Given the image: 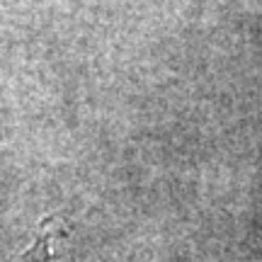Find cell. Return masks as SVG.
<instances>
[{
	"instance_id": "cell-1",
	"label": "cell",
	"mask_w": 262,
	"mask_h": 262,
	"mask_svg": "<svg viewBox=\"0 0 262 262\" xmlns=\"http://www.w3.org/2000/svg\"><path fill=\"white\" fill-rule=\"evenodd\" d=\"M19 262H68V255L61 248L56 235L44 233L41 238H37L34 248L29 253H25V257Z\"/></svg>"
}]
</instances>
